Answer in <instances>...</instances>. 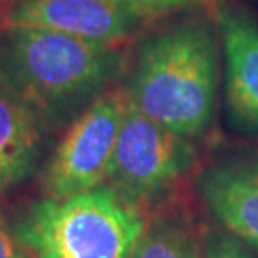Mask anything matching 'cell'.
Segmentation results:
<instances>
[{
  "mask_svg": "<svg viewBox=\"0 0 258 258\" xmlns=\"http://www.w3.org/2000/svg\"><path fill=\"white\" fill-rule=\"evenodd\" d=\"M218 90V42L209 23L184 21L142 46L126 94L144 115L184 138L209 128Z\"/></svg>",
  "mask_w": 258,
  "mask_h": 258,
  "instance_id": "7a4b0ae2",
  "label": "cell"
},
{
  "mask_svg": "<svg viewBox=\"0 0 258 258\" xmlns=\"http://www.w3.org/2000/svg\"><path fill=\"white\" fill-rule=\"evenodd\" d=\"M197 185L214 218L258 250V153L214 163L201 172Z\"/></svg>",
  "mask_w": 258,
  "mask_h": 258,
  "instance_id": "52a82bcc",
  "label": "cell"
},
{
  "mask_svg": "<svg viewBox=\"0 0 258 258\" xmlns=\"http://www.w3.org/2000/svg\"><path fill=\"white\" fill-rule=\"evenodd\" d=\"M132 258H205L199 241L182 224L157 220L146 228Z\"/></svg>",
  "mask_w": 258,
  "mask_h": 258,
  "instance_id": "30bf717a",
  "label": "cell"
},
{
  "mask_svg": "<svg viewBox=\"0 0 258 258\" xmlns=\"http://www.w3.org/2000/svg\"><path fill=\"white\" fill-rule=\"evenodd\" d=\"M40 153V122L0 83V184L2 189L35 172Z\"/></svg>",
  "mask_w": 258,
  "mask_h": 258,
  "instance_id": "9c48e42d",
  "label": "cell"
},
{
  "mask_svg": "<svg viewBox=\"0 0 258 258\" xmlns=\"http://www.w3.org/2000/svg\"><path fill=\"white\" fill-rule=\"evenodd\" d=\"M124 107L126 90L103 92L71 122L44 170L48 197L61 199L105 184Z\"/></svg>",
  "mask_w": 258,
  "mask_h": 258,
  "instance_id": "5b68a950",
  "label": "cell"
},
{
  "mask_svg": "<svg viewBox=\"0 0 258 258\" xmlns=\"http://www.w3.org/2000/svg\"><path fill=\"white\" fill-rule=\"evenodd\" d=\"M218 33L226 59V102L230 119L258 132V25L247 12L224 4Z\"/></svg>",
  "mask_w": 258,
  "mask_h": 258,
  "instance_id": "ba28073f",
  "label": "cell"
},
{
  "mask_svg": "<svg viewBox=\"0 0 258 258\" xmlns=\"http://www.w3.org/2000/svg\"><path fill=\"white\" fill-rule=\"evenodd\" d=\"M194 161L195 149L189 140L144 115L126 94L105 178L107 187L140 207L142 201L155 199L178 184Z\"/></svg>",
  "mask_w": 258,
  "mask_h": 258,
  "instance_id": "277c9868",
  "label": "cell"
},
{
  "mask_svg": "<svg viewBox=\"0 0 258 258\" xmlns=\"http://www.w3.org/2000/svg\"><path fill=\"white\" fill-rule=\"evenodd\" d=\"M205 258H256L243 247V243L235 237L224 233H211L203 249Z\"/></svg>",
  "mask_w": 258,
  "mask_h": 258,
  "instance_id": "8fae6325",
  "label": "cell"
},
{
  "mask_svg": "<svg viewBox=\"0 0 258 258\" xmlns=\"http://www.w3.org/2000/svg\"><path fill=\"white\" fill-rule=\"evenodd\" d=\"M0 258H29L25 250L12 239V235L2 226H0Z\"/></svg>",
  "mask_w": 258,
  "mask_h": 258,
  "instance_id": "4fadbf2b",
  "label": "cell"
},
{
  "mask_svg": "<svg viewBox=\"0 0 258 258\" xmlns=\"http://www.w3.org/2000/svg\"><path fill=\"white\" fill-rule=\"evenodd\" d=\"M136 18L120 0H23L6 27H33L92 42L117 44Z\"/></svg>",
  "mask_w": 258,
  "mask_h": 258,
  "instance_id": "8992f818",
  "label": "cell"
},
{
  "mask_svg": "<svg viewBox=\"0 0 258 258\" xmlns=\"http://www.w3.org/2000/svg\"><path fill=\"white\" fill-rule=\"evenodd\" d=\"M136 19L153 18L180 8L187 0H120Z\"/></svg>",
  "mask_w": 258,
  "mask_h": 258,
  "instance_id": "7c38bea8",
  "label": "cell"
},
{
  "mask_svg": "<svg viewBox=\"0 0 258 258\" xmlns=\"http://www.w3.org/2000/svg\"><path fill=\"white\" fill-rule=\"evenodd\" d=\"M0 191H2V184H0Z\"/></svg>",
  "mask_w": 258,
  "mask_h": 258,
  "instance_id": "5bb4252c",
  "label": "cell"
},
{
  "mask_svg": "<svg viewBox=\"0 0 258 258\" xmlns=\"http://www.w3.org/2000/svg\"><path fill=\"white\" fill-rule=\"evenodd\" d=\"M146 228L138 205L100 185L37 201L16 231L31 258H132Z\"/></svg>",
  "mask_w": 258,
  "mask_h": 258,
  "instance_id": "3957f363",
  "label": "cell"
},
{
  "mask_svg": "<svg viewBox=\"0 0 258 258\" xmlns=\"http://www.w3.org/2000/svg\"><path fill=\"white\" fill-rule=\"evenodd\" d=\"M119 67L113 44L33 27L0 37V83L42 124L57 122L100 96Z\"/></svg>",
  "mask_w": 258,
  "mask_h": 258,
  "instance_id": "6da1fadb",
  "label": "cell"
}]
</instances>
